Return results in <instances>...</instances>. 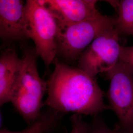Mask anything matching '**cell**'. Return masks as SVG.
Wrapping results in <instances>:
<instances>
[{
	"instance_id": "obj_1",
	"label": "cell",
	"mask_w": 133,
	"mask_h": 133,
	"mask_svg": "<svg viewBox=\"0 0 133 133\" xmlns=\"http://www.w3.org/2000/svg\"><path fill=\"white\" fill-rule=\"evenodd\" d=\"M48 82V96L43 105L56 112L96 115L110 109L104 92L96 79L78 68L54 61Z\"/></svg>"
},
{
	"instance_id": "obj_11",
	"label": "cell",
	"mask_w": 133,
	"mask_h": 133,
	"mask_svg": "<svg viewBox=\"0 0 133 133\" xmlns=\"http://www.w3.org/2000/svg\"><path fill=\"white\" fill-rule=\"evenodd\" d=\"M48 119L41 117L36 122L31 124L28 128L19 132H14L6 129L1 130L0 133H42L43 132L48 125Z\"/></svg>"
},
{
	"instance_id": "obj_15",
	"label": "cell",
	"mask_w": 133,
	"mask_h": 133,
	"mask_svg": "<svg viewBox=\"0 0 133 133\" xmlns=\"http://www.w3.org/2000/svg\"></svg>"
},
{
	"instance_id": "obj_4",
	"label": "cell",
	"mask_w": 133,
	"mask_h": 133,
	"mask_svg": "<svg viewBox=\"0 0 133 133\" xmlns=\"http://www.w3.org/2000/svg\"><path fill=\"white\" fill-rule=\"evenodd\" d=\"M25 22L29 38L47 68L57 55L58 24L56 19L39 0H27L25 3Z\"/></svg>"
},
{
	"instance_id": "obj_2",
	"label": "cell",
	"mask_w": 133,
	"mask_h": 133,
	"mask_svg": "<svg viewBox=\"0 0 133 133\" xmlns=\"http://www.w3.org/2000/svg\"><path fill=\"white\" fill-rule=\"evenodd\" d=\"M21 66L12 93L11 102L25 120L33 123L41 117L42 100L48 90V82L39 75L35 48L23 50Z\"/></svg>"
},
{
	"instance_id": "obj_13",
	"label": "cell",
	"mask_w": 133,
	"mask_h": 133,
	"mask_svg": "<svg viewBox=\"0 0 133 133\" xmlns=\"http://www.w3.org/2000/svg\"><path fill=\"white\" fill-rule=\"evenodd\" d=\"M89 133H133V131L123 130L118 128L112 129L102 120L96 119L90 127Z\"/></svg>"
},
{
	"instance_id": "obj_5",
	"label": "cell",
	"mask_w": 133,
	"mask_h": 133,
	"mask_svg": "<svg viewBox=\"0 0 133 133\" xmlns=\"http://www.w3.org/2000/svg\"><path fill=\"white\" fill-rule=\"evenodd\" d=\"M105 74L110 82L109 108L119 120L117 128L133 131V75L119 61Z\"/></svg>"
},
{
	"instance_id": "obj_8",
	"label": "cell",
	"mask_w": 133,
	"mask_h": 133,
	"mask_svg": "<svg viewBox=\"0 0 133 133\" xmlns=\"http://www.w3.org/2000/svg\"><path fill=\"white\" fill-rule=\"evenodd\" d=\"M0 36L6 42H23L29 38L23 1L0 0Z\"/></svg>"
},
{
	"instance_id": "obj_3",
	"label": "cell",
	"mask_w": 133,
	"mask_h": 133,
	"mask_svg": "<svg viewBox=\"0 0 133 133\" xmlns=\"http://www.w3.org/2000/svg\"><path fill=\"white\" fill-rule=\"evenodd\" d=\"M58 24L57 56L71 63L78 61L81 54L100 35L115 27V17L103 15L78 23Z\"/></svg>"
},
{
	"instance_id": "obj_7",
	"label": "cell",
	"mask_w": 133,
	"mask_h": 133,
	"mask_svg": "<svg viewBox=\"0 0 133 133\" xmlns=\"http://www.w3.org/2000/svg\"><path fill=\"white\" fill-rule=\"evenodd\" d=\"M60 24H72L103 15L96 0H39Z\"/></svg>"
},
{
	"instance_id": "obj_14",
	"label": "cell",
	"mask_w": 133,
	"mask_h": 133,
	"mask_svg": "<svg viewBox=\"0 0 133 133\" xmlns=\"http://www.w3.org/2000/svg\"><path fill=\"white\" fill-rule=\"evenodd\" d=\"M72 129L70 133H89L90 127L82 117V115L74 114L71 118Z\"/></svg>"
},
{
	"instance_id": "obj_12",
	"label": "cell",
	"mask_w": 133,
	"mask_h": 133,
	"mask_svg": "<svg viewBox=\"0 0 133 133\" xmlns=\"http://www.w3.org/2000/svg\"><path fill=\"white\" fill-rule=\"evenodd\" d=\"M119 61L133 75V45H121Z\"/></svg>"
},
{
	"instance_id": "obj_10",
	"label": "cell",
	"mask_w": 133,
	"mask_h": 133,
	"mask_svg": "<svg viewBox=\"0 0 133 133\" xmlns=\"http://www.w3.org/2000/svg\"><path fill=\"white\" fill-rule=\"evenodd\" d=\"M108 2L117 12L115 28L120 35H133V0Z\"/></svg>"
},
{
	"instance_id": "obj_6",
	"label": "cell",
	"mask_w": 133,
	"mask_h": 133,
	"mask_svg": "<svg viewBox=\"0 0 133 133\" xmlns=\"http://www.w3.org/2000/svg\"><path fill=\"white\" fill-rule=\"evenodd\" d=\"M119 36L115 27L100 35L81 54L77 68L94 78L113 69L119 62Z\"/></svg>"
},
{
	"instance_id": "obj_9",
	"label": "cell",
	"mask_w": 133,
	"mask_h": 133,
	"mask_svg": "<svg viewBox=\"0 0 133 133\" xmlns=\"http://www.w3.org/2000/svg\"><path fill=\"white\" fill-rule=\"evenodd\" d=\"M21 59L14 49H8L0 57V105L11 102L12 93L19 74Z\"/></svg>"
}]
</instances>
